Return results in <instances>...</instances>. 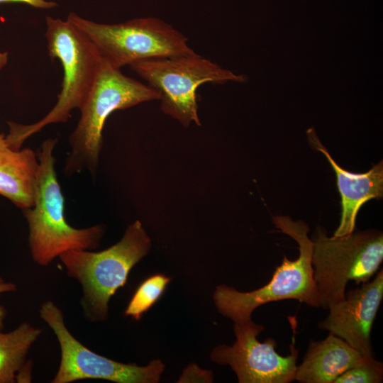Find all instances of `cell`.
I'll return each instance as SVG.
<instances>
[{"label": "cell", "instance_id": "1", "mask_svg": "<svg viewBox=\"0 0 383 383\" xmlns=\"http://www.w3.org/2000/svg\"><path fill=\"white\" fill-rule=\"evenodd\" d=\"M45 37L49 56L59 59L63 68L62 88L53 108L40 120L31 124L8 122L6 140L13 150L45 126L65 123L71 111L80 109L95 79L103 56L96 45L67 19L45 17Z\"/></svg>", "mask_w": 383, "mask_h": 383}, {"label": "cell", "instance_id": "2", "mask_svg": "<svg viewBox=\"0 0 383 383\" xmlns=\"http://www.w3.org/2000/svg\"><path fill=\"white\" fill-rule=\"evenodd\" d=\"M57 142L45 140L37 152L39 167L34 205L23 210L29 228L32 259L43 267L66 251L96 248L104 233L100 225L75 228L67 222L65 198L55 168L53 150Z\"/></svg>", "mask_w": 383, "mask_h": 383}, {"label": "cell", "instance_id": "3", "mask_svg": "<svg viewBox=\"0 0 383 383\" xmlns=\"http://www.w3.org/2000/svg\"><path fill=\"white\" fill-rule=\"evenodd\" d=\"M149 85L131 78L102 57L91 89L80 110L78 123L70 134L71 152L66 160L68 174L88 170L96 175L102 146V130L111 113L140 103L160 100Z\"/></svg>", "mask_w": 383, "mask_h": 383}, {"label": "cell", "instance_id": "4", "mask_svg": "<svg viewBox=\"0 0 383 383\" xmlns=\"http://www.w3.org/2000/svg\"><path fill=\"white\" fill-rule=\"evenodd\" d=\"M272 221L297 242L299 256L294 260L283 256L270 281L254 291L242 292L225 284L216 287L213 299L218 310L234 322L250 319L255 309L273 301L294 299L311 307L321 306L313 274V242L308 236L309 226L303 221H294L287 216H274Z\"/></svg>", "mask_w": 383, "mask_h": 383}, {"label": "cell", "instance_id": "5", "mask_svg": "<svg viewBox=\"0 0 383 383\" xmlns=\"http://www.w3.org/2000/svg\"><path fill=\"white\" fill-rule=\"evenodd\" d=\"M150 248V239L136 221L128 226L119 242L106 250H71L58 257L67 274L82 287L80 304L89 321L108 318L111 297L125 285L131 270Z\"/></svg>", "mask_w": 383, "mask_h": 383}, {"label": "cell", "instance_id": "6", "mask_svg": "<svg viewBox=\"0 0 383 383\" xmlns=\"http://www.w3.org/2000/svg\"><path fill=\"white\" fill-rule=\"evenodd\" d=\"M311 240L313 279L321 307L324 309L345 299L348 282L357 284L369 282L382 262L383 234L380 231L328 237L318 226Z\"/></svg>", "mask_w": 383, "mask_h": 383}, {"label": "cell", "instance_id": "7", "mask_svg": "<svg viewBox=\"0 0 383 383\" xmlns=\"http://www.w3.org/2000/svg\"><path fill=\"white\" fill-rule=\"evenodd\" d=\"M67 20L91 40L104 57L118 68L150 59L196 53L189 46L187 37L157 18L106 24L71 13Z\"/></svg>", "mask_w": 383, "mask_h": 383}, {"label": "cell", "instance_id": "8", "mask_svg": "<svg viewBox=\"0 0 383 383\" xmlns=\"http://www.w3.org/2000/svg\"><path fill=\"white\" fill-rule=\"evenodd\" d=\"M130 67L160 94L162 112L185 126L201 125L196 99L200 85L235 78L197 53L150 59Z\"/></svg>", "mask_w": 383, "mask_h": 383}, {"label": "cell", "instance_id": "9", "mask_svg": "<svg viewBox=\"0 0 383 383\" xmlns=\"http://www.w3.org/2000/svg\"><path fill=\"white\" fill-rule=\"evenodd\" d=\"M40 316L52 329L59 343L61 358L52 383L82 379H103L117 383H156L165 369L160 360L147 366L125 364L100 355L82 344L67 329L61 309L52 301L40 306Z\"/></svg>", "mask_w": 383, "mask_h": 383}, {"label": "cell", "instance_id": "10", "mask_svg": "<svg viewBox=\"0 0 383 383\" xmlns=\"http://www.w3.org/2000/svg\"><path fill=\"white\" fill-rule=\"evenodd\" d=\"M236 340L231 346L221 345L213 348L211 359L220 365H228L240 383H289L295 380L299 351L294 343L290 354L280 355L277 342L267 338L263 343L257 337L264 327L251 318L235 322Z\"/></svg>", "mask_w": 383, "mask_h": 383}, {"label": "cell", "instance_id": "11", "mask_svg": "<svg viewBox=\"0 0 383 383\" xmlns=\"http://www.w3.org/2000/svg\"><path fill=\"white\" fill-rule=\"evenodd\" d=\"M383 298V271L372 281L345 293V299L331 305L319 328L342 338L366 358L373 357L371 331Z\"/></svg>", "mask_w": 383, "mask_h": 383}, {"label": "cell", "instance_id": "12", "mask_svg": "<svg viewBox=\"0 0 383 383\" xmlns=\"http://www.w3.org/2000/svg\"><path fill=\"white\" fill-rule=\"evenodd\" d=\"M311 140L316 149L326 156L336 175L342 210L340 224L333 236L348 235L354 231L356 217L362 206L383 196L382 161L373 165L367 172H350L340 167L318 140Z\"/></svg>", "mask_w": 383, "mask_h": 383}, {"label": "cell", "instance_id": "13", "mask_svg": "<svg viewBox=\"0 0 383 383\" xmlns=\"http://www.w3.org/2000/svg\"><path fill=\"white\" fill-rule=\"evenodd\" d=\"M366 357L342 338L329 333L322 340H311L302 363L297 366L295 380L301 383H333Z\"/></svg>", "mask_w": 383, "mask_h": 383}, {"label": "cell", "instance_id": "14", "mask_svg": "<svg viewBox=\"0 0 383 383\" xmlns=\"http://www.w3.org/2000/svg\"><path fill=\"white\" fill-rule=\"evenodd\" d=\"M39 162L29 148L13 150L0 133V195L21 209L34 205Z\"/></svg>", "mask_w": 383, "mask_h": 383}, {"label": "cell", "instance_id": "15", "mask_svg": "<svg viewBox=\"0 0 383 383\" xmlns=\"http://www.w3.org/2000/svg\"><path fill=\"white\" fill-rule=\"evenodd\" d=\"M41 333L40 328L26 322L9 332L0 331V383L16 382V373Z\"/></svg>", "mask_w": 383, "mask_h": 383}, {"label": "cell", "instance_id": "16", "mask_svg": "<svg viewBox=\"0 0 383 383\" xmlns=\"http://www.w3.org/2000/svg\"><path fill=\"white\" fill-rule=\"evenodd\" d=\"M171 279L162 274L148 277L137 288L127 308L125 315L138 321L164 293Z\"/></svg>", "mask_w": 383, "mask_h": 383}, {"label": "cell", "instance_id": "17", "mask_svg": "<svg viewBox=\"0 0 383 383\" xmlns=\"http://www.w3.org/2000/svg\"><path fill=\"white\" fill-rule=\"evenodd\" d=\"M382 380V363L370 357L345 371L333 383H380Z\"/></svg>", "mask_w": 383, "mask_h": 383}, {"label": "cell", "instance_id": "18", "mask_svg": "<svg viewBox=\"0 0 383 383\" xmlns=\"http://www.w3.org/2000/svg\"><path fill=\"white\" fill-rule=\"evenodd\" d=\"M23 3L35 8L50 9L57 6L55 0H0L1 3Z\"/></svg>", "mask_w": 383, "mask_h": 383}, {"label": "cell", "instance_id": "19", "mask_svg": "<svg viewBox=\"0 0 383 383\" xmlns=\"http://www.w3.org/2000/svg\"><path fill=\"white\" fill-rule=\"evenodd\" d=\"M32 372V362L26 360L18 371L16 375V382H30Z\"/></svg>", "mask_w": 383, "mask_h": 383}, {"label": "cell", "instance_id": "20", "mask_svg": "<svg viewBox=\"0 0 383 383\" xmlns=\"http://www.w3.org/2000/svg\"><path fill=\"white\" fill-rule=\"evenodd\" d=\"M16 289L17 287L14 283L6 281L0 275V294L7 292H12L16 291Z\"/></svg>", "mask_w": 383, "mask_h": 383}, {"label": "cell", "instance_id": "21", "mask_svg": "<svg viewBox=\"0 0 383 383\" xmlns=\"http://www.w3.org/2000/svg\"><path fill=\"white\" fill-rule=\"evenodd\" d=\"M6 316V308L0 304V331L3 329L4 326V321Z\"/></svg>", "mask_w": 383, "mask_h": 383}, {"label": "cell", "instance_id": "22", "mask_svg": "<svg viewBox=\"0 0 383 383\" xmlns=\"http://www.w3.org/2000/svg\"><path fill=\"white\" fill-rule=\"evenodd\" d=\"M8 52H0V69L4 67L8 62Z\"/></svg>", "mask_w": 383, "mask_h": 383}]
</instances>
